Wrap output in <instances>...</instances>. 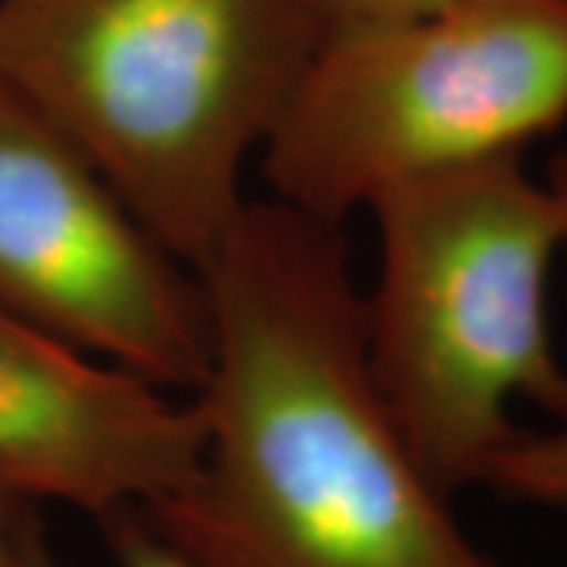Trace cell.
Here are the masks:
<instances>
[{
  "label": "cell",
  "instance_id": "cell-8",
  "mask_svg": "<svg viewBox=\"0 0 567 567\" xmlns=\"http://www.w3.org/2000/svg\"><path fill=\"white\" fill-rule=\"evenodd\" d=\"M99 524H102L104 539L117 558V567H196L181 548L164 539L155 524L145 517L142 507L111 511ZM20 567H61L44 543V533H41L35 517L25 527Z\"/></svg>",
  "mask_w": 567,
  "mask_h": 567
},
{
  "label": "cell",
  "instance_id": "cell-3",
  "mask_svg": "<svg viewBox=\"0 0 567 567\" xmlns=\"http://www.w3.org/2000/svg\"><path fill=\"white\" fill-rule=\"evenodd\" d=\"M379 275L363 297L365 357L432 486H480L517 435L511 401H561L548 275L567 246L561 205L520 155L406 183L369 205Z\"/></svg>",
  "mask_w": 567,
  "mask_h": 567
},
{
  "label": "cell",
  "instance_id": "cell-9",
  "mask_svg": "<svg viewBox=\"0 0 567 567\" xmlns=\"http://www.w3.org/2000/svg\"><path fill=\"white\" fill-rule=\"evenodd\" d=\"M445 3L451 0H324V10L331 20V32H344V29L413 20Z\"/></svg>",
  "mask_w": 567,
  "mask_h": 567
},
{
  "label": "cell",
  "instance_id": "cell-11",
  "mask_svg": "<svg viewBox=\"0 0 567 567\" xmlns=\"http://www.w3.org/2000/svg\"><path fill=\"white\" fill-rule=\"evenodd\" d=\"M546 186L551 196L561 205V218H565V237H567V152H558L546 171Z\"/></svg>",
  "mask_w": 567,
  "mask_h": 567
},
{
  "label": "cell",
  "instance_id": "cell-4",
  "mask_svg": "<svg viewBox=\"0 0 567 567\" xmlns=\"http://www.w3.org/2000/svg\"><path fill=\"white\" fill-rule=\"evenodd\" d=\"M567 121V0H451L328 32L262 145L275 199L344 224L385 193L520 155Z\"/></svg>",
  "mask_w": 567,
  "mask_h": 567
},
{
  "label": "cell",
  "instance_id": "cell-6",
  "mask_svg": "<svg viewBox=\"0 0 567 567\" xmlns=\"http://www.w3.org/2000/svg\"><path fill=\"white\" fill-rule=\"evenodd\" d=\"M203 410L0 306V488L102 520L199 473Z\"/></svg>",
  "mask_w": 567,
  "mask_h": 567
},
{
  "label": "cell",
  "instance_id": "cell-5",
  "mask_svg": "<svg viewBox=\"0 0 567 567\" xmlns=\"http://www.w3.org/2000/svg\"><path fill=\"white\" fill-rule=\"evenodd\" d=\"M0 306L158 388L208 369L203 281L0 76Z\"/></svg>",
  "mask_w": 567,
  "mask_h": 567
},
{
  "label": "cell",
  "instance_id": "cell-2",
  "mask_svg": "<svg viewBox=\"0 0 567 567\" xmlns=\"http://www.w3.org/2000/svg\"><path fill=\"white\" fill-rule=\"evenodd\" d=\"M328 32L324 0H0V76L199 275Z\"/></svg>",
  "mask_w": 567,
  "mask_h": 567
},
{
  "label": "cell",
  "instance_id": "cell-1",
  "mask_svg": "<svg viewBox=\"0 0 567 567\" xmlns=\"http://www.w3.org/2000/svg\"><path fill=\"white\" fill-rule=\"evenodd\" d=\"M193 483L142 507L196 567H505L451 517L365 357L341 224L249 203L199 271Z\"/></svg>",
  "mask_w": 567,
  "mask_h": 567
},
{
  "label": "cell",
  "instance_id": "cell-10",
  "mask_svg": "<svg viewBox=\"0 0 567 567\" xmlns=\"http://www.w3.org/2000/svg\"><path fill=\"white\" fill-rule=\"evenodd\" d=\"M32 524V514L22 498L0 488V567H20L25 527Z\"/></svg>",
  "mask_w": 567,
  "mask_h": 567
},
{
  "label": "cell",
  "instance_id": "cell-7",
  "mask_svg": "<svg viewBox=\"0 0 567 567\" xmlns=\"http://www.w3.org/2000/svg\"><path fill=\"white\" fill-rule=\"evenodd\" d=\"M548 429H517L480 480L502 498L567 514V388L548 410Z\"/></svg>",
  "mask_w": 567,
  "mask_h": 567
}]
</instances>
